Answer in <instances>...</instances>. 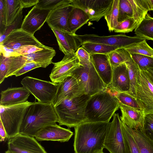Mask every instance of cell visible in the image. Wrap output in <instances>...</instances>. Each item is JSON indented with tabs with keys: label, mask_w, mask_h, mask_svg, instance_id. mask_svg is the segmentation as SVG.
Listing matches in <instances>:
<instances>
[{
	"label": "cell",
	"mask_w": 153,
	"mask_h": 153,
	"mask_svg": "<svg viewBox=\"0 0 153 153\" xmlns=\"http://www.w3.org/2000/svg\"><path fill=\"white\" fill-rule=\"evenodd\" d=\"M110 122L82 123L74 128L75 153H94L103 151Z\"/></svg>",
	"instance_id": "cell-1"
},
{
	"label": "cell",
	"mask_w": 153,
	"mask_h": 153,
	"mask_svg": "<svg viewBox=\"0 0 153 153\" xmlns=\"http://www.w3.org/2000/svg\"><path fill=\"white\" fill-rule=\"evenodd\" d=\"M58 121L52 104L33 102L25 110L19 134L34 137L39 130Z\"/></svg>",
	"instance_id": "cell-2"
},
{
	"label": "cell",
	"mask_w": 153,
	"mask_h": 153,
	"mask_svg": "<svg viewBox=\"0 0 153 153\" xmlns=\"http://www.w3.org/2000/svg\"><path fill=\"white\" fill-rule=\"evenodd\" d=\"M120 107L115 95L106 90L91 96L85 108L83 123L109 122Z\"/></svg>",
	"instance_id": "cell-3"
},
{
	"label": "cell",
	"mask_w": 153,
	"mask_h": 153,
	"mask_svg": "<svg viewBox=\"0 0 153 153\" xmlns=\"http://www.w3.org/2000/svg\"><path fill=\"white\" fill-rule=\"evenodd\" d=\"M90 97L84 94L72 99H66L54 107L59 125L74 128L83 123L86 103Z\"/></svg>",
	"instance_id": "cell-4"
},
{
	"label": "cell",
	"mask_w": 153,
	"mask_h": 153,
	"mask_svg": "<svg viewBox=\"0 0 153 153\" xmlns=\"http://www.w3.org/2000/svg\"><path fill=\"white\" fill-rule=\"evenodd\" d=\"M85 94L91 96L106 90L108 87L102 81L93 63L81 65L71 73Z\"/></svg>",
	"instance_id": "cell-5"
},
{
	"label": "cell",
	"mask_w": 153,
	"mask_h": 153,
	"mask_svg": "<svg viewBox=\"0 0 153 153\" xmlns=\"http://www.w3.org/2000/svg\"><path fill=\"white\" fill-rule=\"evenodd\" d=\"M33 102H27L13 105H0V119L9 140L19 134L25 110Z\"/></svg>",
	"instance_id": "cell-6"
},
{
	"label": "cell",
	"mask_w": 153,
	"mask_h": 153,
	"mask_svg": "<svg viewBox=\"0 0 153 153\" xmlns=\"http://www.w3.org/2000/svg\"><path fill=\"white\" fill-rule=\"evenodd\" d=\"M136 100L144 116L153 114V78L147 71L137 73Z\"/></svg>",
	"instance_id": "cell-7"
},
{
	"label": "cell",
	"mask_w": 153,
	"mask_h": 153,
	"mask_svg": "<svg viewBox=\"0 0 153 153\" xmlns=\"http://www.w3.org/2000/svg\"><path fill=\"white\" fill-rule=\"evenodd\" d=\"M21 84L38 102L53 104L58 88V83L26 76L22 80Z\"/></svg>",
	"instance_id": "cell-8"
},
{
	"label": "cell",
	"mask_w": 153,
	"mask_h": 153,
	"mask_svg": "<svg viewBox=\"0 0 153 153\" xmlns=\"http://www.w3.org/2000/svg\"><path fill=\"white\" fill-rule=\"evenodd\" d=\"M27 45H33L42 48L46 47L39 42L34 35L20 28L13 30L0 43V53L5 56L9 57L16 50Z\"/></svg>",
	"instance_id": "cell-9"
},
{
	"label": "cell",
	"mask_w": 153,
	"mask_h": 153,
	"mask_svg": "<svg viewBox=\"0 0 153 153\" xmlns=\"http://www.w3.org/2000/svg\"><path fill=\"white\" fill-rule=\"evenodd\" d=\"M82 43H97L125 48L146 39L137 36H129L122 33L109 36H99L94 34L78 35Z\"/></svg>",
	"instance_id": "cell-10"
},
{
	"label": "cell",
	"mask_w": 153,
	"mask_h": 153,
	"mask_svg": "<svg viewBox=\"0 0 153 153\" xmlns=\"http://www.w3.org/2000/svg\"><path fill=\"white\" fill-rule=\"evenodd\" d=\"M104 148L110 153H126L118 113H115L110 122L105 137Z\"/></svg>",
	"instance_id": "cell-11"
},
{
	"label": "cell",
	"mask_w": 153,
	"mask_h": 153,
	"mask_svg": "<svg viewBox=\"0 0 153 153\" xmlns=\"http://www.w3.org/2000/svg\"><path fill=\"white\" fill-rule=\"evenodd\" d=\"M71 5L84 11L91 21L98 22L109 12L113 0H71Z\"/></svg>",
	"instance_id": "cell-12"
},
{
	"label": "cell",
	"mask_w": 153,
	"mask_h": 153,
	"mask_svg": "<svg viewBox=\"0 0 153 153\" xmlns=\"http://www.w3.org/2000/svg\"><path fill=\"white\" fill-rule=\"evenodd\" d=\"M7 147L13 153H47L34 137L20 134L8 140Z\"/></svg>",
	"instance_id": "cell-13"
},
{
	"label": "cell",
	"mask_w": 153,
	"mask_h": 153,
	"mask_svg": "<svg viewBox=\"0 0 153 153\" xmlns=\"http://www.w3.org/2000/svg\"><path fill=\"white\" fill-rule=\"evenodd\" d=\"M54 65L49 77L52 82L58 83L70 76L72 72L81 65L75 54L65 55L62 59Z\"/></svg>",
	"instance_id": "cell-14"
},
{
	"label": "cell",
	"mask_w": 153,
	"mask_h": 153,
	"mask_svg": "<svg viewBox=\"0 0 153 153\" xmlns=\"http://www.w3.org/2000/svg\"><path fill=\"white\" fill-rule=\"evenodd\" d=\"M49 27L56 38L59 49L65 55L74 54L82 45V41L78 35L58 27Z\"/></svg>",
	"instance_id": "cell-15"
},
{
	"label": "cell",
	"mask_w": 153,
	"mask_h": 153,
	"mask_svg": "<svg viewBox=\"0 0 153 153\" xmlns=\"http://www.w3.org/2000/svg\"><path fill=\"white\" fill-rule=\"evenodd\" d=\"M85 94L76 79L69 76L62 82L58 83L56 96L53 103V107L60 104L66 99H72Z\"/></svg>",
	"instance_id": "cell-16"
},
{
	"label": "cell",
	"mask_w": 153,
	"mask_h": 153,
	"mask_svg": "<svg viewBox=\"0 0 153 153\" xmlns=\"http://www.w3.org/2000/svg\"><path fill=\"white\" fill-rule=\"evenodd\" d=\"M51 11L34 6L25 16L22 22L21 28L27 33L34 35L46 22Z\"/></svg>",
	"instance_id": "cell-17"
},
{
	"label": "cell",
	"mask_w": 153,
	"mask_h": 153,
	"mask_svg": "<svg viewBox=\"0 0 153 153\" xmlns=\"http://www.w3.org/2000/svg\"><path fill=\"white\" fill-rule=\"evenodd\" d=\"M73 134L69 128H62L56 123L43 128L36 133L34 137L37 141L64 142L68 141Z\"/></svg>",
	"instance_id": "cell-18"
},
{
	"label": "cell",
	"mask_w": 153,
	"mask_h": 153,
	"mask_svg": "<svg viewBox=\"0 0 153 153\" xmlns=\"http://www.w3.org/2000/svg\"><path fill=\"white\" fill-rule=\"evenodd\" d=\"M73 7L71 0H65L51 11L46 21L48 26L58 27L71 33L68 27V20Z\"/></svg>",
	"instance_id": "cell-19"
},
{
	"label": "cell",
	"mask_w": 153,
	"mask_h": 153,
	"mask_svg": "<svg viewBox=\"0 0 153 153\" xmlns=\"http://www.w3.org/2000/svg\"><path fill=\"white\" fill-rule=\"evenodd\" d=\"M121 112V120L131 128L141 131L143 127L144 116L140 110L125 105L119 102Z\"/></svg>",
	"instance_id": "cell-20"
},
{
	"label": "cell",
	"mask_w": 153,
	"mask_h": 153,
	"mask_svg": "<svg viewBox=\"0 0 153 153\" xmlns=\"http://www.w3.org/2000/svg\"><path fill=\"white\" fill-rule=\"evenodd\" d=\"M117 92L127 93L130 87L128 70L125 63L112 68L111 81L109 86Z\"/></svg>",
	"instance_id": "cell-21"
},
{
	"label": "cell",
	"mask_w": 153,
	"mask_h": 153,
	"mask_svg": "<svg viewBox=\"0 0 153 153\" xmlns=\"http://www.w3.org/2000/svg\"><path fill=\"white\" fill-rule=\"evenodd\" d=\"M91 61L96 71L104 82L110 86L112 72V67L107 54H95L91 55Z\"/></svg>",
	"instance_id": "cell-22"
},
{
	"label": "cell",
	"mask_w": 153,
	"mask_h": 153,
	"mask_svg": "<svg viewBox=\"0 0 153 153\" xmlns=\"http://www.w3.org/2000/svg\"><path fill=\"white\" fill-rule=\"evenodd\" d=\"M30 94L23 87L9 88L1 91L0 105L7 106L25 102Z\"/></svg>",
	"instance_id": "cell-23"
},
{
	"label": "cell",
	"mask_w": 153,
	"mask_h": 153,
	"mask_svg": "<svg viewBox=\"0 0 153 153\" xmlns=\"http://www.w3.org/2000/svg\"><path fill=\"white\" fill-rule=\"evenodd\" d=\"M56 54V51L53 48L46 46L42 50L20 56L27 62H34L40 64L42 68H45L52 63V59Z\"/></svg>",
	"instance_id": "cell-24"
},
{
	"label": "cell",
	"mask_w": 153,
	"mask_h": 153,
	"mask_svg": "<svg viewBox=\"0 0 153 153\" xmlns=\"http://www.w3.org/2000/svg\"><path fill=\"white\" fill-rule=\"evenodd\" d=\"M4 25L7 28L12 25L22 12L20 0H3Z\"/></svg>",
	"instance_id": "cell-25"
},
{
	"label": "cell",
	"mask_w": 153,
	"mask_h": 153,
	"mask_svg": "<svg viewBox=\"0 0 153 153\" xmlns=\"http://www.w3.org/2000/svg\"><path fill=\"white\" fill-rule=\"evenodd\" d=\"M90 20L88 15L81 9L73 7L68 18V26L70 31L75 34L76 31Z\"/></svg>",
	"instance_id": "cell-26"
},
{
	"label": "cell",
	"mask_w": 153,
	"mask_h": 153,
	"mask_svg": "<svg viewBox=\"0 0 153 153\" xmlns=\"http://www.w3.org/2000/svg\"><path fill=\"white\" fill-rule=\"evenodd\" d=\"M126 127L133 137L140 153H153L152 141L146 137L140 130H134L127 125Z\"/></svg>",
	"instance_id": "cell-27"
},
{
	"label": "cell",
	"mask_w": 153,
	"mask_h": 153,
	"mask_svg": "<svg viewBox=\"0 0 153 153\" xmlns=\"http://www.w3.org/2000/svg\"><path fill=\"white\" fill-rule=\"evenodd\" d=\"M134 31L136 36L153 41V17L147 13Z\"/></svg>",
	"instance_id": "cell-28"
},
{
	"label": "cell",
	"mask_w": 153,
	"mask_h": 153,
	"mask_svg": "<svg viewBox=\"0 0 153 153\" xmlns=\"http://www.w3.org/2000/svg\"><path fill=\"white\" fill-rule=\"evenodd\" d=\"M133 11V18L137 26L143 19L149 9L146 0H128Z\"/></svg>",
	"instance_id": "cell-29"
},
{
	"label": "cell",
	"mask_w": 153,
	"mask_h": 153,
	"mask_svg": "<svg viewBox=\"0 0 153 153\" xmlns=\"http://www.w3.org/2000/svg\"><path fill=\"white\" fill-rule=\"evenodd\" d=\"M110 63L112 68L125 63L131 58L130 53L124 48H119L107 54Z\"/></svg>",
	"instance_id": "cell-30"
},
{
	"label": "cell",
	"mask_w": 153,
	"mask_h": 153,
	"mask_svg": "<svg viewBox=\"0 0 153 153\" xmlns=\"http://www.w3.org/2000/svg\"><path fill=\"white\" fill-rule=\"evenodd\" d=\"M81 47L85 49L90 55L95 54H107L119 48L114 46L90 42L83 43Z\"/></svg>",
	"instance_id": "cell-31"
},
{
	"label": "cell",
	"mask_w": 153,
	"mask_h": 153,
	"mask_svg": "<svg viewBox=\"0 0 153 153\" xmlns=\"http://www.w3.org/2000/svg\"><path fill=\"white\" fill-rule=\"evenodd\" d=\"M128 70L130 82V87L127 93L136 100L137 85V73L138 68L131 58L125 63Z\"/></svg>",
	"instance_id": "cell-32"
},
{
	"label": "cell",
	"mask_w": 153,
	"mask_h": 153,
	"mask_svg": "<svg viewBox=\"0 0 153 153\" xmlns=\"http://www.w3.org/2000/svg\"><path fill=\"white\" fill-rule=\"evenodd\" d=\"M130 54L135 53L153 58V49L145 39L124 48Z\"/></svg>",
	"instance_id": "cell-33"
},
{
	"label": "cell",
	"mask_w": 153,
	"mask_h": 153,
	"mask_svg": "<svg viewBox=\"0 0 153 153\" xmlns=\"http://www.w3.org/2000/svg\"><path fill=\"white\" fill-rule=\"evenodd\" d=\"M120 0H113L111 8L104 18L107 22L109 30L112 31L118 22L119 7Z\"/></svg>",
	"instance_id": "cell-34"
},
{
	"label": "cell",
	"mask_w": 153,
	"mask_h": 153,
	"mask_svg": "<svg viewBox=\"0 0 153 153\" xmlns=\"http://www.w3.org/2000/svg\"><path fill=\"white\" fill-rule=\"evenodd\" d=\"M121 126L124 140L126 153H140L138 146L134 138L126 127L121 121Z\"/></svg>",
	"instance_id": "cell-35"
},
{
	"label": "cell",
	"mask_w": 153,
	"mask_h": 153,
	"mask_svg": "<svg viewBox=\"0 0 153 153\" xmlns=\"http://www.w3.org/2000/svg\"><path fill=\"white\" fill-rule=\"evenodd\" d=\"M130 54L131 59L140 70L146 71L153 68V58L137 54Z\"/></svg>",
	"instance_id": "cell-36"
},
{
	"label": "cell",
	"mask_w": 153,
	"mask_h": 153,
	"mask_svg": "<svg viewBox=\"0 0 153 153\" xmlns=\"http://www.w3.org/2000/svg\"><path fill=\"white\" fill-rule=\"evenodd\" d=\"M133 11L128 0H120L118 22H122L133 17Z\"/></svg>",
	"instance_id": "cell-37"
},
{
	"label": "cell",
	"mask_w": 153,
	"mask_h": 153,
	"mask_svg": "<svg viewBox=\"0 0 153 153\" xmlns=\"http://www.w3.org/2000/svg\"><path fill=\"white\" fill-rule=\"evenodd\" d=\"M137 26V23L133 17L118 22L113 31L115 33H128L132 32Z\"/></svg>",
	"instance_id": "cell-38"
},
{
	"label": "cell",
	"mask_w": 153,
	"mask_h": 153,
	"mask_svg": "<svg viewBox=\"0 0 153 153\" xmlns=\"http://www.w3.org/2000/svg\"><path fill=\"white\" fill-rule=\"evenodd\" d=\"M115 96L119 102L122 104L140 110L136 99L127 93L125 92H117Z\"/></svg>",
	"instance_id": "cell-39"
},
{
	"label": "cell",
	"mask_w": 153,
	"mask_h": 153,
	"mask_svg": "<svg viewBox=\"0 0 153 153\" xmlns=\"http://www.w3.org/2000/svg\"><path fill=\"white\" fill-rule=\"evenodd\" d=\"M141 131L153 141V114L144 116L143 126Z\"/></svg>",
	"instance_id": "cell-40"
},
{
	"label": "cell",
	"mask_w": 153,
	"mask_h": 153,
	"mask_svg": "<svg viewBox=\"0 0 153 153\" xmlns=\"http://www.w3.org/2000/svg\"><path fill=\"white\" fill-rule=\"evenodd\" d=\"M0 83L4 81L9 72L10 67L9 57H6L0 53Z\"/></svg>",
	"instance_id": "cell-41"
},
{
	"label": "cell",
	"mask_w": 153,
	"mask_h": 153,
	"mask_svg": "<svg viewBox=\"0 0 153 153\" xmlns=\"http://www.w3.org/2000/svg\"><path fill=\"white\" fill-rule=\"evenodd\" d=\"M44 48H40L33 45L24 46L13 51L10 56H18L28 54L42 50Z\"/></svg>",
	"instance_id": "cell-42"
},
{
	"label": "cell",
	"mask_w": 153,
	"mask_h": 153,
	"mask_svg": "<svg viewBox=\"0 0 153 153\" xmlns=\"http://www.w3.org/2000/svg\"><path fill=\"white\" fill-rule=\"evenodd\" d=\"M65 0H39L35 6L41 9L52 10L63 3Z\"/></svg>",
	"instance_id": "cell-43"
},
{
	"label": "cell",
	"mask_w": 153,
	"mask_h": 153,
	"mask_svg": "<svg viewBox=\"0 0 153 153\" xmlns=\"http://www.w3.org/2000/svg\"><path fill=\"white\" fill-rule=\"evenodd\" d=\"M75 54L78 59L79 63L82 65L88 64L91 62V55L82 47L78 49Z\"/></svg>",
	"instance_id": "cell-44"
},
{
	"label": "cell",
	"mask_w": 153,
	"mask_h": 153,
	"mask_svg": "<svg viewBox=\"0 0 153 153\" xmlns=\"http://www.w3.org/2000/svg\"><path fill=\"white\" fill-rule=\"evenodd\" d=\"M42 67L41 65L34 62L26 63L22 67L13 73V75L18 76L21 75L33 69Z\"/></svg>",
	"instance_id": "cell-45"
},
{
	"label": "cell",
	"mask_w": 153,
	"mask_h": 153,
	"mask_svg": "<svg viewBox=\"0 0 153 153\" xmlns=\"http://www.w3.org/2000/svg\"><path fill=\"white\" fill-rule=\"evenodd\" d=\"M3 0H0V36L4 33L7 28L4 25Z\"/></svg>",
	"instance_id": "cell-46"
},
{
	"label": "cell",
	"mask_w": 153,
	"mask_h": 153,
	"mask_svg": "<svg viewBox=\"0 0 153 153\" xmlns=\"http://www.w3.org/2000/svg\"><path fill=\"white\" fill-rule=\"evenodd\" d=\"M22 8L29 7L35 5L39 0H20Z\"/></svg>",
	"instance_id": "cell-47"
},
{
	"label": "cell",
	"mask_w": 153,
	"mask_h": 153,
	"mask_svg": "<svg viewBox=\"0 0 153 153\" xmlns=\"http://www.w3.org/2000/svg\"><path fill=\"white\" fill-rule=\"evenodd\" d=\"M0 142L4 141L7 139V132L1 121H0Z\"/></svg>",
	"instance_id": "cell-48"
},
{
	"label": "cell",
	"mask_w": 153,
	"mask_h": 153,
	"mask_svg": "<svg viewBox=\"0 0 153 153\" xmlns=\"http://www.w3.org/2000/svg\"><path fill=\"white\" fill-rule=\"evenodd\" d=\"M149 11L153 10V0H146Z\"/></svg>",
	"instance_id": "cell-49"
},
{
	"label": "cell",
	"mask_w": 153,
	"mask_h": 153,
	"mask_svg": "<svg viewBox=\"0 0 153 153\" xmlns=\"http://www.w3.org/2000/svg\"><path fill=\"white\" fill-rule=\"evenodd\" d=\"M147 71L149 72L150 75L153 78V68L148 69Z\"/></svg>",
	"instance_id": "cell-50"
},
{
	"label": "cell",
	"mask_w": 153,
	"mask_h": 153,
	"mask_svg": "<svg viewBox=\"0 0 153 153\" xmlns=\"http://www.w3.org/2000/svg\"><path fill=\"white\" fill-rule=\"evenodd\" d=\"M94 153H104L103 152V151H99L97 152H95Z\"/></svg>",
	"instance_id": "cell-51"
},
{
	"label": "cell",
	"mask_w": 153,
	"mask_h": 153,
	"mask_svg": "<svg viewBox=\"0 0 153 153\" xmlns=\"http://www.w3.org/2000/svg\"><path fill=\"white\" fill-rule=\"evenodd\" d=\"M5 153H13L12 152L8 151V150H7V151H6L5 152Z\"/></svg>",
	"instance_id": "cell-52"
}]
</instances>
